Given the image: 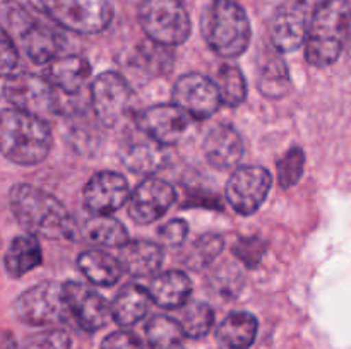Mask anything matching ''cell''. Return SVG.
<instances>
[{"mask_svg": "<svg viewBox=\"0 0 351 349\" xmlns=\"http://www.w3.org/2000/svg\"><path fill=\"white\" fill-rule=\"evenodd\" d=\"M2 92L12 108L47 120L60 113V92L36 74H10L3 77Z\"/></svg>", "mask_w": 351, "mask_h": 349, "instance_id": "obj_7", "label": "cell"}, {"mask_svg": "<svg viewBox=\"0 0 351 349\" xmlns=\"http://www.w3.org/2000/svg\"><path fill=\"white\" fill-rule=\"evenodd\" d=\"M9 207L16 221L29 235L45 240H69L75 233L71 212L55 195L33 187L17 183L9 192Z\"/></svg>", "mask_w": 351, "mask_h": 349, "instance_id": "obj_1", "label": "cell"}, {"mask_svg": "<svg viewBox=\"0 0 351 349\" xmlns=\"http://www.w3.org/2000/svg\"><path fill=\"white\" fill-rule=\"evenodd\" d=\"M278 183L281 188H293L302 180L305 171V153L302 147L295 146L283 154L278 161Z\"/></svg>", "mask_w": 351, "mask_h": 349, "instance_id": "obj_36", "label": "cell"}, {"mask_svg": "<svg viewBox=\"0 0 351 349\" xmlns=\"http://www.w3.org/2000/svg\"><path fill=\"white\" fill-rule=\"evenodd\" d=\"M257 89L267 99H280L290 91V72L283 58H267L257 79Z\"/></svg>", "mask_w": 351, "mask_h": 349, "instance_id": "obj_29", "label": "cell"}, {"mask_svg": "<svg viewBox=\"0 0 351 349\" xmlns=\"http://www.w3.org/2000/svg\"><path fill=\"white\" fill-rule=\"evenodd\" d=\"M147 289H149L153 303L167 310H175V308L185 307L191 301L192 281L182 270H167L163 274H158L151 281Z\"/></svg>", "mask_w": 351, "mask_h": 349, "instance_id": "obj_22", "label": "cell"}, {"mask_svg": "<svg viewBox=\"0 0 351 349\" xmlns=\"http://www.w3.org/2000/svg\"><path fill=\"white\" fill-rule=\"evenodd\" d=\"M351 36L348 0H329L314 10L305 41V60L312 67H329L341 55Z\"/></svg>", "mask_w": 351, "mask_h": 349, "instance_id": "obj_3", "label": "cell"}, {"mask_svg": "<svg viewBox=\"0 0 351 349\" xmlns=\"http://www.w3.org/2000/svg\"><path fill=\"white\" fill-rule=\"evenodd\" d=\"M204 154L209 164L218 170H233L243 157V140L235 127L218 123L204 139Z\"/></svg>", "mask_w": 351, "mask_h": 349, "instance_id": "obj_18", "label": "cell"}, {"mask_svg": "<svg viewBox=\"0 0 351 349\" xmlns=\"http://www.w3.org/2000/svg\"><path fill=\"white\" fill-rule=\"evenodd\" d=\"M2 349H19L17 348L16 339L12 337V334H10L9 331L3 332V335H2Z\"/></svg>", "mask_w": 351, "mask_h": 349, "instance_id": "obj_42", "label": "cell"}, {"mask_svg": "<svg viewBox=\"0 0 351 349\" xmlns=\"http://www.w3.org/2000/svg\"><path fill=\"white\" fill-rule=\"evenodd\" d=\"M0 68H2V77L14 74V68L19 64V53L14 44V40L7 33L2 31V38H0Z\"/></svg>", "mask_w": 351, "mask_h": 349, "instance_id": "obj_40", "label": "cell"}, {"mask_svg": "<svg viewBox=\"0 0 351 349\" xmlns=\"http://www.w3.org/2000/svg\"><path fill=\"white\" fill-rule=\"evenodd\" d=\"M34 17L29 10L19 2L14 0H3L2 3V31L9 34L12 40H21L34 24Z\"/></svg>", "mask_w": 351, "mask_h": 349, "instance_id": "obj_35", "label": "cell"}, {"mask_svg": "<svg viewBox=\"0 0 351 349\" xmlns=\"http://www.w3.org/2000/svg\"><path fill=\"white\" fill-rule=\"evenodd\" d=\"M180 322L167 315H154L146 324V339L151 349H185Z\"/></svg>", "mask_w": 351, "mask_h": 349, "instance_id": "obj_28", "label": "cell"}, {"mask_svg": "<svg viewBox=\"0 0 351 349\" xmlns=\"http://www.w3.org/2000/svg\"><path fill=\"white\" fill-rule=\"evenodd\" d=\"M201 31L208 47L223 58L240 57L252 38L249 17L235 0H211L202 12Z\"/></svg>", "mask_w": 351, "mask_h": 349, "instance_id": "obj_4", "label": "cell"}, {"mask_svg": "<svg viewBox=\"0 0 351 349\" xmlns=\"http://www.w3.org/2000/svg\"><path fill=\"white\" fill-rule=\"evenodd\" d=\"M12 308L16 317L31 327H45L62 322L69 315L64 284L53 281L36 284L23 291L14 301Z\"/></svg>", "mask_w": 351, "mask_h": 349, "instance_id": "obj_8", "label": "cell"}, {"mask_svg": "<svg viewBox=\"0 0 351 349\" xmlns=\"http://www.w3.org/2000/svg\"><path fill=\"white\" fill-rule=\"evenodd\" d=\"M167 146L137 129L122 140L119 156L123 166L137 174H154L167 164Z\"/></svg>", "mask_w": 351, "mask_h": 349, "instance_id": "obj_16", "label": "cell"}, {"mask_svg": "<svg viewBox=\"0 0 351 349\" xmlns=\"http://www.w3.org/2000/svg\"><path fill=\"white\" fill-rule=\"evenodd\" d=\"M208 284L215 293L232 300L240 294L245 284V277L235 262H221L209 272Z\"/></svg>", "mask_w": 351, "mask_h": 349, "instance_id": "obj_33", "label": "cell"}, {"mask_svg": "<svg viewBox=\"0 0 351 349\" xmlns=\"http://www.w3.org/2000/svg\"><path fill=\"white\" fill-rule=\"evenodd\" d=\"M137 58H139V67L151 74H163L168 72L173 65V50L171 47L156 43L153 40H146L137 48Z\"/></svg>", "mask_w": 351, "mask_h": 349, "instance_id": "obj_34", "label": "cell"}, {"mask_svg": "<svg viewBox=\"0 0 351 349\" xmlns=\"http://www.w3.org/2000/svg\"><path fill=\"white\" fill-rule=\"evenodd\" d=\"M259 331L257 318L249 311H233L218 325L216 337L228 349H249Z\"/></svg>", "mask_w": 351, "mask_h": 349, "instance_id": "obj_26", "label": "cell"}, {"mask_svg": "<svg viewBox=\"0 0 351 349\" xmlns=\"http://www.w3.org/2000/svg\"><path fill=\"white\" fill-rule=\"evenodd\" d=\"M189 235V224L184 219H171L158 231L160 243L165 246H180Z\"/></svg>", "mask_w": 351, "mask_h": 349, "instance_id": "obj_39", "label": "cell"}, {"mask_svg": "<svg viewBox=\"0 0 351 349\" xmlns=\"http://www.w3.org/2000/svg\"><path fill=\"white\" fill-rule=\"evenodd\" d=\"M91 105L96 120L105 127H115L130 115L136 105V92L123 75L106 70L96 75L91 84Z\"/></svg>", "mask_w": 351, "mask_h": 349, "instance_id": "obj_9", "label": "cell"}, {"mask_svg": "<svg viewBox=\"0 0 351 349\" xmlns=\"http://www.w3.org/2000/svg\"><path fill=\"white\" fill-rule=\"evenodd\" d=\"M101 349H144V346L134 332L117 331L103 339Z\"/></svg>", "mask_w": 351, "mask_h": 349, "instance_id": "obj_41", "label": "cell"}, {"mask_svg": "<svg viewBox=\"0 0 351 349\" xmlns=\"http://www.w3.org/2000/svg\"><path fill=\"white\" fill-rule=\"evenodd\" d=\"M53 146L48 122L16 108H3L0 115V149L5 159L21 166L45 161Z\"/></svg>", "mask_w": 351, "mask_h": 349, "instance_id": "obj_2", "label": "cell"}, {"mask_svg": "<svg viewBox=\"0 0 351 349\" xmlns=\"http://www.w3.org/2000/svg\"><path fill=\"white\" fill-rule=\"evenodd\" d=\"M77 267L82 276L95 286H113L122 277L123 269L119 257H113L103 250H86L77 257Z\"/></svg>", "mask_w": 351, "mask_h": 349, "instance_id": "obj_24", "label": "cell"}, {"mask_svg": "<svg viewBox=\"0 0 351 349\" xmlns=\"http://www.w3.org/2000/svg\"><path fill=\"white\" fill-rule=\"evenodd\" d=\"M177 201L173 185L149 177L141 181L129 198V216L137 224H151L163 218Z\"/></svg>", "mask_w": 351, "mask_h": 349, "instance_id": "obj_14", "label": "cell"}, {"mask_svg": "<svg viewBox=\"0 0 351 349\" xmlns=\"http://www.w3.org/2000/svg\"><path fill=\"white\" fill-rule=\"evenodd\" d=\"M119 260L123 272L132 277H151L161 269L165 252L161 245L147 240L129 242L120 248Z\"/></svg>", "mask_w": 351, "mask_h": 349, "instance_id": "obj_21", "label": "cell"}, {"mask_svg": "<svg viewBox=\"0 0 351 349\" xmlns=\"http://www.w3.org/2000/svg\"><path fill=\"white\" fill-rule=\"evenodd\" d=\"M348 55L351 57V36H350V41H348Z\"/></svg>", "mask_w": 351, "mask_h": 349, "instance_id": "obj_44", "label": "cell"}, {"mask_svg": "<svg viewBox=\"0 0 351 349\" xmlns=\"http://www.w3.org/2000/svg\"><path fill=\"white\" fill-rule=\"evenodd\" d=\"M71 348V335L62 328L38 332L29 335L24 341L21 349H69Z\"/></svg>", "mask_w": 351, "mask_h": 349, "instance_id": "obj_38", "label": "cell"}, {"mask_svg": "<svg viewBox=\"0 0 351 349\" xmlns=\"http://www.w3.org/2000/svg\"><path fill=\"white\" fill-rule=\"evenodd\" d=\"M180 325L184 328L185 337L202 339L211 332L215 325V310L204 301H189L182 307Z\"/></svg>", "mask_w": 351, "mask_h": 349, "instance_id": "obj_31", "label": "cell"}, {"mask_svg": "<svg viewBox=\"0 0 351 349\" xmlns=\"http://www.w3.org/2000/svg\"><path fill=\"white\" fill-rule=\"evenodd\" d=\"M129 181L117 171H98L82 188L84 207L93 216H106L129 202Z\"/></svg>", "mask_w": 351, "mask_h": 349, "instance_id": "obj_15", "label": "cell"}, {"mask_svg": "<svg viewBox=\"0 0 351 349\" xmlns=\"http://www.w3.org/2000/svg\"><path fill=\"white\" fill-rule=\"evenodd\" d=\"M84 236L89 242L110 248H122L129 243V233L125 226L113 216H91L84 222Z\"/></svg>", "mask_w": 351, "mask_h": 349, "instance_id": "obj_27", "label": "cell"}, {"mask_svg": "<svg viewBox=\"0 0 351 349\" xmlns=\"http://www.w3.org/2000/svg\"><path fill=\"white\" fill-rule=\"evenodd\" d=\"M223 248H225V238L216 233H208V235H202L194 240L182 260L189 269L204 270L215 263V260L221 255Z\"/></svg>", "mask_w": 351, "mask_h": 349, "instance_id": "obj_30", "label": "cell"}, {"mask_svg": "<svg viewBox=\"0 0 351 349\" xmlns=\"http://www.w3.org/2000/svg\"><path fill=\"white\" fill-rule=\"evenodd\" d=\"M91 64L82 55H64L48 64L45 77L62 94L77 96L91 77Z\"/></svg>", "mask_w": 351, "mask_h": 349, "instance_id": "obj_19", "label": "cell"}, {"mask_svg": "<svg viewBox=\"0 0 351 349\" xmlns=\"http://www.w3.org/2000/svg\"><path fill=\"white\" fill-rule=\"evenodd\" d=\"M19 41L29 60L38 65H47L57 60L67 44L65 34L60 29L40 21H34Z\"/></svg>", "mask_w": 351, "mask_h": 349, "instance_id": "obj_20", "label": "cell"}, {"mask_svg": "<svg viewBox=\"0 0 351 349\" xmlns=\"http://www.w3.org/2000/svg\"><path fill=\"white\" fill-rule=\"evenodd\" d=\"M216 84H218L223 105L230 106V108H237V106L245 101L247 82L242 70L237 65L223 64L221 68L218 70Z\"/></svg>", "mask_w": 351, "mask_h": 349, "instance_id": "obj_32", "label": "cell"}, {"mask_svg": "<svg viewBox=\"0 0 351 349\" xmlns=\"http://www.w3.org/2000/svg\"><path fill=\"white\" fill-rule=\"evenodd\" d=\"M137 17L147 40L177 47L191 36V17L182 0H141Z\"/></svg>", "mask_w": 351, "mask_h": 349, "instance_id": "obj_6", "label": "cell"}, {"mask_svg": "<svg viewBox=\"0 0 351 349\" xmlns=\"http://www.w3.org/2000/svg\"><path fill=\"white\" fill-rule=\"evenodd\" d=\"M326 2H329V0H298V3H300L302 7H305V9H319L321 5H324Z\"/></svg>", "mask_w": 351, "mask_h": 349, "instance_id": "obj_43", "label": "cell"}, {"mask_svg": "<svg viewBox=\"0 0 351 349\" xmlns=\"http://www.w3.org/2000/svg\"><path fill=\"white\" fill-rule=\"evenodd\" d=\"M273 177L264 166L237 168L226 183V201L233 211L242 216H252L269 195Z\"/></svg>", "mask_w": 351, "mask_h": 349, "instance_id": "obj_10", "label": "cell"}, {"mask_svg": "<svg viewBox=\"0 0 351 349\" xmlns=\"http://www.w3.org/2000/svg\"><path fill=\"white\" fill-rule=\"evenodd\" d=\"M65 303L69 315L86 332H96L108 324L112 305L89 284L69 281L64 283Z\"/></svg>", "mask_w": 351, "mask_h": 349, "instance_id": "obj_13", "label": "cell"}, {"mask_svg": "<svg viewBox=\"0 0 351 349\" xmlns=\"http://www.w3.org/2000/svg\"><path fill=\"white\" fill-rule=\"evenodd\" d=\"M41 262H43L41 246L36 236L29 233L16 236L3 255V269L10 277H23L24 274L41 266Z\"/></svg>", "mask_w": 351, "mask_h": 349, "instance_id": "obj_25", "label": "cell"}, {"mask_svg": "<svg viewBox=\"0 0 351 349\" xmlns=\"http://www.w3.org/2000/svg\"><path fill=\"white\" fill-rule=\"evenodd\" d=\"M57 26L79 34L105 31L113 19L112 0H29Z\"/></svg>", "mask_w": 351, "mask_h": 349, "instance_id": "obj_5", "label": "cell"}, {"mask_svg": "<svg viewBox=\"0 0 351 349\" xmlns=\"http://www.w3.org/2000/svg\"><path fill=\"white\" fill-rule=\"evenodd\" d=\"M192 116L177 105H154L134 115L136 129L143 130L163 146L180 142L192 127Z\"/></svg>", "mask_w": 351, "mask_h": 349, "instance_id": "obj_12", "label": "cell"}, {"mask_svg": "<svg viewBox=\"0 0 351 349\" xmlns=\"http://www.w3.org/2000/svg\"><path fill=\"white\" fill-rule=\"evenodd\" d=\"M266 250L267 243L257 235L239 238L232 246V253L235 255V259L249 269H257L261 266L264 255H266Z\"/></svg>", "mask_w": 351, "mask_h": 349, "instance_id": "obj_37", "label": "cell"}, {"mask_svg": "<svg viewBox=\"0 0 351 349\" xmlns=\"http://www.w3.org/2000/svg\"><path fill=\"white\" fill-rule=\"evenodd\" d=\"M151 301L149 289L139 284H127L112 301V318L122 327H130L146 317Z\"/></svg>", "mask_w": 351, "mask_h": 349, "instance_id": "obj_23", "label": "cell"}, {"mask_svg": "<svg viewBox=\"0 0 351 349\" xmlns=\"http://www.w3.org/2000/svg\"><path fill=\"white\" fill-rule=\"evenodd\" d=\"M173 105L184 109L194 120H206L219 109L221 96L218 84L206 75L189 72L180 75L171 91Z\"/></svg>", "mask_w": 351, "mask_h": 349, "instance_id": "obj_11", "label": "cell"}, {"mask_svg": "<svg viewBox=\"0 0 351 349\" xmlns=\"http://www.w3.org/2000/svg\"><path fill=\"white\" fill-rule=\"evenodd\" d=\"M307 33V9L300 3H288L274 14L271 23V41L274 50L280 53H290L305 44Z\"/></svg>", "mask_w": 351, "mask_h": 349, "instance_id": "obj_17", "label": "cell"}]
</instances>
